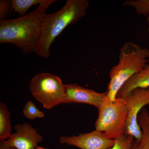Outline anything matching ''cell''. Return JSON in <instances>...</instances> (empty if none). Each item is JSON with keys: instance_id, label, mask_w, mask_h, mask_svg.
Listing matches in <instances>:
<instances>
[{"instance_id": "cell-4", "label": "cell", "mask_w": 149, "mask_h": 149, "mask_svg": "<svg viewBox=\"0 0 149 149\" xmlns=\"http://www.w3.org/2000/svg\"><path fill=\"white\" fill-rule=\"evenodd\" d=\"M98 110V116L95 123V130L113 140L125 134L127 109L125 97L117 98L111 101L107 96Z\"/></svg>"}, {"instance_id": "cell-19", "label": "cell", "mask_w": 149, "mask_h": 149, "mask_svg": "<svg viewBox=\"0 0 149 149\" xmlns=\"http://www.w3.org/2000/svg\"><path fill=\"white\" fill-rule=\"evenodd\" d=\"M0 149H16L15 148L8 146L3 141L0 142Z\"/></svg>"}, {"instance_id": "cell-18", "label": "cell", "mask_w": 149, "mask_h": 149, "mask_svg": "<svg viewBox=\"0 0 149 149\" xmlns=\"http://www.w3.org/2000/svg\"><path fill=\"white\" fill-rule=\"evenodd\" d=\"M56 1L55 0H42L41 3L39 4L37 7L40 9L46 12L48 8Z\"/></svg>"}, {"instance_id": "cell-1", "label": "cell", "mask_w": 149, "mask_h": 149, "mask_svg": "<svg viewBox=\"0 0 149 149\" xmlns=\"http://www.w3.org/2000/svg\"><path fill=\"white\" fill-rule=\"evenodd\" d=\"M89 5L88 0H67L59 10L46 13L41 24L35 53L43 58H49L54 41L67 27L85 16Z\"/></svg>"}, {"instance_id": "cell-7", "label": "cell", "mask_w": 149, "mask_h": 149, "mask_svg": "<svg viewBox=\"0 0 149 149\" xmlns=\"http://www.w3.org/2000/svg\"><path fill=\"white\" fill-rule=\"evenodd\" d=\"M59 143L81 149H109L114 145V140L108 139L103 133L95 130L77 136H61Z\"/></svg>"}, {"instance_id": "cell-11", "label": "cell", "mask_w": 149, "mask_h": 149, "mask_svg": "<svg viewBox=\"0 0 149 149\" xmlns=\"http://www.w3.org/2000/svg\"><path fill=\"white\" fill-rule=\"evenodd\" d=\"M138 123L143 132V136L139 142L135 141L134 149H149V112L143 108L138 116Z\"/></svg>"}, {"instance_id": "cell-21", "label": "cell", "mask_w": 149, "mask_h": 149, "mask_svg": "<svg viewBox=\"0 0 149 149\" xmlns=\"http://www.w3.org/2000/svg\"><path fill=\"white\" fill-rule=\"evenodd\" d=\"M147 21H148V32L149 35V14L147 16Z\"/></svg>"}, {"instance_id": "cell-3", "label": "cell", "mask_w": 149, "mask_h": 149, "mask_svg": "<svg viewBox=\"0 0 149 149\" xmlns=\"http://www.w3.org/2000/svg\"><path fill=\"white\" fill-rule=\"evenodd\" d=\"M149 49L133 42H127L120 48L117 64L110 71L107 97L110 100L117 98L118 91L134 74L138 73L148 61Z\"/></svg>"}, {"instance_id": "cell-15", "label": "cell", "mask_w": 149, "mask_h": 149, "mask_svg": "<svg viewBox=\"0 0 149 149\" xmlns=\"http://www.w3.org/2000/svg\"><path fill=\"white\" fill-rule=\"evenodd\" d=\"M135 141L132 136L124 134L115 139L114 145L109 149H134Z\"/></svg>"}, {"instance_id": "cell-13", "label": "cell", "mask_w": 149, "mask_h": 149, "mask_svg": "<svg viewBox=\"0 0 149 149\" xmlns=\"http://www.w3.org/2000/svg\"><path fill=\"white\" fill-rule=\"evenodd\" d=\"M42 0H11L13 11L21 16L25 15L27 11L33 6L38 5Z\"/></svg>"}, {"instance_id": "cell-6", "label": "cell", "mask_w": 149, "mask_h": 149, "mask_svg": "<svg viewBox=\"0 0 149 149\" xmlns=\"http://www.w3.org/2000/svg\"><path fill=\"white\" fill-rule=\"evenodd\" d=\"M125 99L127 109L125 134L139 142L142 139L143 132L138 123V116L144 107L149 105V88L135 89Z\"/></svg>"}, {"instance_id": "cell-9", "label": "cell", "mask_w": 149, "mask_h": 149, "mask_svg": "<svg viewBox=\"0 0 149 149\" xmlns=\"http://www.w3.org/2000/svg\"><path fill=\"white\" fill-rule=\"evenodd\" d=\"M65 93L67 104H88L97 109L107 95V91L98 93L76 84H65Z\"/></svg>"}, {"instance_id": "cell-8", "label": "cell", "mask_w": 149, "mask_h": 149, "mask_svg": "<svg viewBox=\"0 0 149 149\" xmlns=\"http://www.w3.org/2000/svg\"><path fill=\"white\" fill-rule=\"evenodd\" d=\"M14 129L15 133L7 140L3 141L8 146L16 149H36L38 144L43 141L42 136L29 123L17 124Z\"/></svg>"}, {"instance_id": "cell-17", "label": "cell", "mask_w": 149, "mask_h": 149, "mask_svg": "<svg viewBox=\"0 0 149 149\" xmlns=\"http://www.w3.org/2000/svg\"><path fill=\"white\" fill-rule=\"evenodd\" d=\"M13 11L11 1L1 0L0 1V19H8L7 17Z\"/></svg>"}, {"instance_id": "cell-5", "label": "cell", "mask_w": 149, "mask_h": 149, "mask_svg": "<svg viewBox=\"0 0 149 149\" xmlns=\"http://www.w3.org/2000/svg\"><path fill=\"white\" fill-rule=\"evenodd\" d=\"M29 88L32 95L46 109L67 104L65 85L54 74L47 72L36 74L31 79Z\"/></svg>"}, {"instance_id": "cell-2", "label": "cell", "mask_w": 149, "mask_h": 149, "mask_svg": "<svg viewBox=\"0 0 149 149\" xmlns=\"http://www.w3.org/2000/svg\"><path fill=\"white\" fill-rule=\"evenodd\" d=\"M46 14L37 7L23 16L0 20V43L16 46L25 54L35 53Z\"/></svg>"}, {"instance_id": "cell-14", "label": "cell", "mask_w": 149, "mask_h": 149, "mask_svg": "<svg viewBox=\"0 0 149 149\" xmlns=\"http://www.w3.org/2000/svg\"><path fill=\"white\" fill-rule=\"evenodd\" d=\"M122 6L133 8L137 14L148 16L149 14V0H127Z\"/></svg>"}, {"instance_id": "cell-20", "label": "cell", "mask_w": 149, "mask_h": 149, "mask_svg": "<svg viewBox=\"0 0 149 149\" xmlns=\"http://www.w3.org/2000/svg\"><path fill=\"white\" fill-rule=\"evenodd\" d=\"M36 149H49L46 148H43V147L39 146H37V147H36Z\"/></svg>"}, {"instance_id": "cell-10", "label": "cell", "mask_w": 149, "mask_h": 149, "mask_svg": "<svg viewBox=\"0 0 149 149\" xmlns=\"http://www.w3.org/2000/svg\"><path fill=\"white\" fill-rule=\"evenodd\" d=\"M137 88H149V58L143 68L130 77L120 88L116 98L125 97Z\"/></svg>"}, {"instance_id": "cell-12", "label": "cell", "mask_w": 149, "mask_h": 149, "mask_svg": "<svg viewBox=\"0 0 149 149\" xmlns=\"http://www.w3.org/2000/svg\"><path fill=\"white\" fill-rule=\"evenodd\" d=\"M10 113L5 104L0 103V140L6 141L11 135Z\"/></svg>"}, {"instance_id": "cell-16", "label": "cell", "mask_w": 149, "mask_h": 149, "mask_svg": "<svg viewBox=\"0 0 149 149\" xmlns=\"http://www.w3.org/2000/svg\"><path fill=\"white\" fill-rule=\"evenodd\" d=\"M23 113L26 118L29 119L42 118L45 116L44 112L41 111L32 101L27 102L24 105Z\"/></svg>"}]
</instances>
